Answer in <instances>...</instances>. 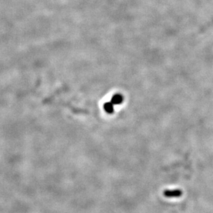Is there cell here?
Here are the masks:
<instances>
[{
    "instance_id": "3957f363",
    "label": "cell",
    "mask_w": 213,
    "mask_h": 213,
    "mask_svg": "<svg viewBox=\"0 0 213 213\" xmlns=\"http://www.w3.org/2000/svg\"><path fill=\"white\" fill-rule=\"evenodd\" d=\"M104 109H105V111L107 112V113L112 114L114 113V104H112V102H107V103H105V105H104Z\"/></svg>"
},
{
    "instance_id": "6da1fadb",
    "label": "cell",
    "mask_w": 213,
    "mask_h": 213,
    "mask_svg": "<svg viewBox=\"0 0 213 213\" xmlns=\"http://www.w3.org/2000/svg\"><path fill=\"white\" fill-rule=\"evenodd\" d=\"M164 195L167 197H179L182 195V191L181 190H166L164 192Z\"/></svg>"
},
{
    "instance_id": "7a4b0ae2",
    "label": "cell",
    "mask_w": 213,
    "mask_h": 213,
    "mask_svg": "<svg viewBox=\"0 0 213 213\" xmlns=\"http://www.w3.org/2000/svg\"><path fill=\"white\" fill-rule=\"evenodd\" d=\"M123 97L121 96V95H115L113 97H112V104H113L114 105V104H120L123 102Z\"/></svg>"
}]
</instances>
